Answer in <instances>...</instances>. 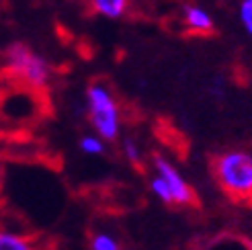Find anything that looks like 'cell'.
<instances>
[{
	"instance_id": "6",
	"label": "cell",
	"mask_w": 252,
	"mask_h": 250,
	"mask_svg": "<svg viewBox=\"0 0 252 250\" xmlns=\"http://www.w3.org/2000/svg\"><path fill=\"white\" fill-rule=\"evenodd\" d=\"M131 0H88V6L94 15L109 19V21H119L127 15Z\"/></svg>"
},
{
	"instance_id": "9",
	"label": "cell",
	"mask_w": 252,
	"mask_h": 250,
	"mask_svg": "<svg viewBox=\"0 0 252 250\" xmlns=\"http://www.w3.org/2000/svg\"><path fill=\"white\" fill-rule=\"evenodd\" d=\"M78 148H80V152L86 154V156H103L105 150H107V142L96 133H86V135L80 137Z\"/></svg>"
},
{
	"instance_id": "10",
	"label": "cell",
	"mask_w": 252,
	"mask_h": 250,
	"mask_svg": "<svg viewBox=\"0 0 252 250\" xmlns=\"http://www.w3.org/2000/svg\"><path fill=\"white\" fill-rule=\"evenodd\" d=\"M121 154L127 162H131V164H140L142 156H144V150L133 137H125V140L121 142Z\"/></svg>"
},
{
	"instance_id": "1",
	"label": "cell",
	"mask_w": 252,
	"mask_h": 250,
	"mask_svg": "<svg viewBox=\"0 0 252 250\" xmlns=\"http://www.w3.org/2000/svg\"><path fill=\"white\" fill-rule=\"evenodd\" d=\"M213 177L230 199L252 203V152L228 150L218 154L213 160Z\"/></svg>"
},
{
	"instance_id": "11",
	"label": "cell",
	"mask_w": 252,
	"mask_h": 250,
	"mask_svg": "<svg viewBox=\"0 0 252 250\" xmlns=\"http://www.w3.org/2000/svg\"><path fill=\"white\" fill-rule=\"evenodd\" d=\"M238 19L242 25L252 19V0H240L238 2Z\"/></svg>"
},
{
	"instance_id": "12",
	"label": "cell",
	"mask_w": 252,
	"mask_h": 250,
	"mask_svg": "<svg viewBox=\"0 0 252 250\" xmlns=\"http://www.w3.org/2000/svg\"><path fill=\"white\" fill-rule=\"evenodd\" d=\"M2 185H4V164L2 158H0V191H2Z\"/></svg>"
},
{
	"instance_id": "7",
	"label": "cell",
	"mask_w": 252,
	"mask_h": 250,
	"mask_svg": "<svg viewBox=\"0 0 252 250\" xmlns=\"http://www.w3.org/2000/svg\"><path fill=\"white\" fill-rule=\"evenodd\" d=\"M0 250H37L33 240L15 230L0 228Z\"/></svg>"
},
{
	"instance_id": "2",
	"label": "cell",
	"mask_w": 252,
	"mask_h": 250,
	"mask_svg": "<svg viewBox=\"0 0 252 250\" xmlns=\"http://www.w3.org/2000/svg\"><path fill=\"white\" fill-rule=\"evenodd\" d=\"M86 117L91 121V127L96 135L105 142H115L121 135V107L117 96L105 82H93L84 94Z\"/></svg>"
},
{
	"instance_id": "8",
	"label": "cell",
	"mask_w": 252,
	"mask_h": 250,
	"mask_svg": "<svg viewBox=\"0 0 252 250\" xmlns=\"http://www.w3.org/2000/svg\"><path fill=\"white\" fill-rule=\"evenodd\" d=\"M91 250H123L121 240L117 238L113 232L107 230H98L91 236V242H88Z\"/></svg>"
},
{
	"instance_id": "5",
	"label": "cell",
	"mask_w": 252,
	"mask_h": 250,
	"mask_svg": "<svg viewBox=\"0 0 252 250\" xmlns=\"http://www.w3.org/2000/svg\"><path fill=\"white\" fill-rule=\"evenodd\" d=\"M183 23L189 31L197 35H209L216 29L211 12L205 6L195 4V2H189L183 6Z\"/></svg>"
},
{
	"instance_id": "4",
	"label": "cell",
	"mask_w": 252,
	"mask_h": 250,
	"mask_svg": "<svg viewBox=\"0 0 252 250\" xmlns=\"http://www.w3.org/2000/svg\"><path fill=\"white\" fill-rule=\"evenodd\" d=\"M152 170L154 174L150 177V191L158 201L166 205H191L195 201L191 185L168 158L154 156Z\"/></svg>"
},
{
	"instance_id": "3",
	"label": "cell",
	"mask_w": 252,
	"mask_h": 250,
	"mask_svg": "<svg viewBox=\"0 0 252 250\" xmlns=\"http://www.w3.org/2000/svg\"><path fill=\"white\" fill-rule=\"evenodd\" d=\"M4 70L10 78L33 91H41L52 80V64L27 43H10L4 49Z\"/></svg>"
},
{
	"instance_id": "13",
	"label": "cell",
	"mask_w": 252,
	"mask_h": 250,
	"mask_svg": "<svg viewBox=\"0 0 252 250\" xmlns=\"http://www.w3.org/2000/svg\"><path fill=\"white\" fill-rule=\"evenodd\" d=\"M242 27H244V29H246V33L252 37V19H250V21H246V23L242 25Z\"/></svg>"
}]
</instances>
